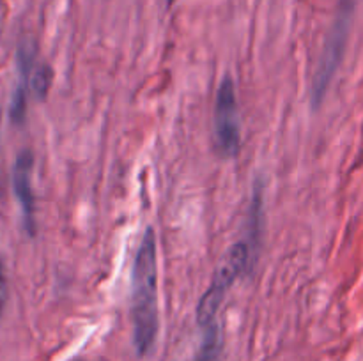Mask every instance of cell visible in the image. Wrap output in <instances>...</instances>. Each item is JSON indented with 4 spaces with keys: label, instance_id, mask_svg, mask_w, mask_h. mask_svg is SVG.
<instances>
[{
    "label": "cell",
    "instance_id": "1",
    "mask_svg": "<svg viewBox=\"0 0 363 361\" xmlns=\"http://www.w3.org/2000/svg\"><path fill=\"white\" fill-rule=\"evenodd\" d=\"M131 321L138 356H145L158 335V253L156 237L145 230L131 275Z\"/></svg>",
    "mask_w": 363,
    "mask_h": 361
},
{
    "label": "cell",
    "instance_id": "2",
    "mask_svg": "<svg viewBox=\"0 0 363 361\" xmlns=\"http://www.w3.org/2000/svg\"><path fill=\"white\" fill-rule=\"evenodd\" d=\"M248 262H250V246H248V243H245V241L234 243L227 251L222 264L216 269L211 285L208 287L204 296L199 301L197 321L202 328L216 322V315H218L220 306H222L223 297L229 292L230 287L234 285V282L243 275Z\"/></svg>",
    "mask_w": 363,
    "mask_h": 361
},
{
    "label": "cell",
    "instance_id": "3",
    "mask_svg": "<svg viewBox=\"0 0 363 361\" xmlns=\"http://www.w3.org/2000/svg\"><path fill=\"white\" fill-rule=\"evenodd\" d=\"M354 2L357 0H340L339 13H337L335 23L330 30L328 39H326L325 50H323L321 62H319L318 71H315L314 84H312V98L315 103L323 99V96L328 91V85L332 84V78L342 60L344 50H346L347 35H350L351 18H353Z\"/></svg>",
    "mask_w": 363,
    "mask_h": 361
},
{
    "label": "cell",
    "instance_id": "4",
    "mask_svg": "<svg viewBox=\"0 0 363 361\" xmlns=\"http://www.w3.org/2000/svg\"><path fill=\"white\" fill-rule=\"evenodd\" d=\"M240 115L236 88L229 76L223 78L215 101V144L220 154L234 158L240 151Z\"/></svg>",
    "mask_w": 363,
    "mask_h": 361
},
{
    "label": "cell",
    "instance_id": "5",
    "mask_svg": "<svg viewBox=\"0 0 363 361\" xmlns=\"http://www.w3.org/2000/svg\"><path fill=\"white\" fill-rule=\"evenodd\" d=\"M32 170H34V158L28 151L20 152L13 166V188L18 202L21 205L27 225L34 223V188H32Z\"/></svg>",
    "mask_w": 363,
    "mask_h": 361
},
{
    "label": "cell",
    "instance_id": "6",
    "mask_svg": "<svg viewBox=\"0 0 363 361\" xmlns=\"http://www.w3.org/2000/svg\"><path fill=\"white\" fill-rule=\"evenodd\" d=\"M222 331H220L218 322H213L204 328V340H202L195 361H222Z\"/></svg>",
    "mask_w": 363,
    "mask_h": 361
},
{
    "label": "cell",
    "instance_id": "7",
    "mask_svg": "<svg viewBox=\"0 0 363 361\" xmlns=\"http://www.w3.org/2000/svg\"><path fill=\"white\" fill-rule=\"evenodd\" d=\"M50 80H52V71L46 66L38 67L34 74H32V91L38 94V98H43L50 87Z\"/></svg>",
    "mask_w": 363,
    "mask_h": 361
},
{
    "label": "cell",
    "instance_id": "8",
    "mask_svg": "<svg viewBox=\"0 0 363 361\" xmlns=\"http://www.w3.org/2000/svg\"><path fill=\"white\" fill-rule=\"evenodd\" d=\"M4 299H6V276H4V268L0 262V308H2Z\"/></svg>",
    "mask_w": 363,
    "mask_h": 361
}]
</instances>
